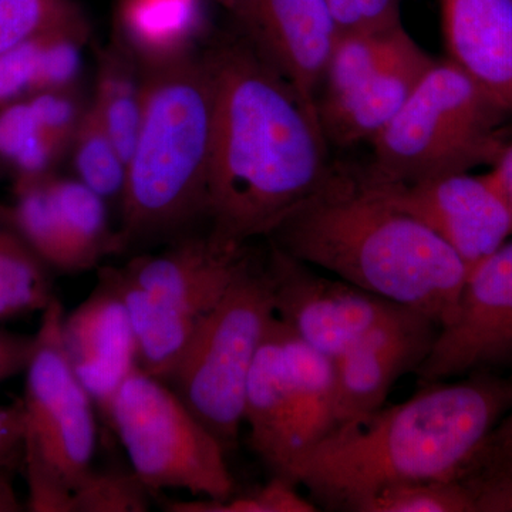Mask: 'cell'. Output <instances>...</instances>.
<instances>
[{
	"label": "cell",
	"instance_id": "25",
	"mask_svg": "<svg viewBox=\"0 0 512 512\" xmlns=\"http://www.w3.org/2000/svg\"><path fill=\"white\" fill-rule=\"evenodd\" d=\"M66 148L37 123L28 100L0 109V157L18 178L45 177Z\"/></svg>",
	"mask_w": 512,
	"mask_h": 512
},
{
	"label": "cell",
	"instance_id": "24",
	"mask_svg": "<svg viewBox=\"0 0 512 512\" xmlns=\"http://www.w3.org/2000/svg\"><path fill=\"white\" fill-rule=\"evenodd\" d=\"M70 148L77 180L106 201L121 200L127 164L93 103L84 110Z\"/></svg>",
	"mask_w": 512,
	"mask_h": 512
},
{
	"label": "cell",
	"instance_id": "21",
	"mask_svg": "<svg viewBox=\"0 0 512 512\" xmlns=\"http://www.w3.org/2000/svg\"><path fill=\"white\" fill-rule=\"evenodd\" d=\"M49 188L77 272L89 271L107 255L119 254L117 232L111 231L104 198L77 178L72 180L50 174Z\"/></svg>",
	"mask_w": 512,
	"mask_h": 512
},
{
	"label": "cell",
	"instance_id": "20",
	"mask_svg": "<svg viewBox=\"0 0 512 512\" xmlns=\"http://www.w3.org/2000/svg\"><path fill=\"white\" fill-rule=\"evenodd\" d=\"M137 60L127 43L116 36L100 53L92 100L126 164L143 114V70L138 69Z\"/></svg>",
	"mask_w": 512,
	"mask_h": 512
},
{
	"label": "cell",
	"instance_id": "29",
	"mask_svg": "<svg viewBox=\"0 0 512 512\" xmlns=\"http://www.w3.org/2000/svg\"><path fill=\"white\" fill-rule=\"evenodd\" d=\"M165 510L171 512H313L316 504L306 500L288 478L274 476L264 487L241 497L212 500L168 501Z\"/></svg>",
	"mask_w": 512,
	"mask_h": 512
},
{
	"label": "cell",
	"instance_id": "4",
	"mask_svg": "<svg viewBox=\"0 0 512 512\" xmlns=\"http://www.w3.org/2000/svg\"><path fill=\"white\" fill-rule=\"evenodd\" d=\"M143 114L121 194L120 252L178 241L207 220L214 76L207 53L143 64Z\"/></svg>",
	"mask_w": 512,
	"mask_h": 512
},
{
	"label": "cell",
	"instance_id": "1",
	"mask_svg": "<svg viewBox=\"0 0 512 512\" xmlns=\"http://www.w3.org/2000/svg\"><path fill=\"white\" fill-rule=\"evenodd\" d=\"M214 76L208 234L224 244L269 237L328 180L319 111L249 43L207 52Z\"/></svg>",
	"mask_w": 512,
	"mask_h": 512
},
{
	"label": "cell",
	"instance_id": "33",
	"mask_svg": "<svg viewBox=\"0 0 512 512\" xmlns=\"http://www.w3.org/2000/svg\"><path fill=\"white\" fill-rule=\"evenodd\" d=\"M25 419L22 403L0 406V470H8L23 460Z\"/></svg>",
	"mask_w": 512,
	"mask_h": 512
},
{
	"label": "cell",
	"instance_id": "36",
	"mask_svg": "<svg viewBox=\"0 0 512 512\" xmlns=\"http://www.w3.org/2000/svg\"><path fill=\"white\" fill-rule=\"evenodd\" d=\"M493 178L495 185L503 195L508 208L512 212V140L507 141L501 148L500 154L491 164V170L488 171Z\"/></svg>",
	"mask_w": 512,
	"mask_h": 512
},
{
	"label": "cell",
	"instance_id": "38",
	"mask_svg": "<svg viewBox=\"0 0 512 512\" xmlns=\"http://www.w3.org/2000/svg\"><path fill=\"white\" fill-rule=\"evenodd\" d=\"M215 2H220L222 5H225L227 8L232 10L238 5L239 0H215Z\"/></svg>",
	"mask_w": 512,
	"mask_h": 512
},
{
	"label": "cell",
	"instance_id": "11",
	"mask_svg": "<svg viewBox=\"0 0 512 512\" xmlns=\"http://www.w3.org/2000/svg\"><path fill=\"white\" fill-rule=\"evenodd\" d=\"M362 181L439 235L466 264L468 274L512 235V212L488 173L444 175L412 184Z\"/></svg>",
	"mask_w": 512,
	"mask_h": 512
},
{
	"label": "cell",
	"instance_id": "7",
	"mask_svg": "<svg viewBox=\"0 0 512 512\" xmlns=\"http://www.w3.org/2000/svg\"><path fill=\"white\" fill-rule=\"evenodd\" d=\"M109 426L151 493L184 490L212 500L234 494L227 450L164 380L137 366L117 392Z\"/></svg>",
	"mask_w": 512,
	"mask_h": 512
},
{
	"label": "cell",
	"instance_id": "12",
	"mask_svg": "<svg viewBox=\"0 0 512 512\" xmlns=\"http://www.w3.org/2000/svg\"><path fill=\"white\" fill-rule=\"evenodd\" d=\"M249 258L247 245L192 234L158 254L134 256L120 271L165 312L201 323Z\"/></svg>",
	"mask_w": 512,
	"mask_h": 512
},
{
	"label": "cell",
	"instance_id": "2",
	"mask_svg": "<svg viewBox=\"0 0 512 512\" xmlns=\"http://www.w3.org/2000/svg\"><path fill=\"white\" fill-rule=\"evenodd\" d=\"M512 406V380L474 373L345 421L303 454L289 480L329 508L359 511L383 488L453 478Z\"/></svg>",
	"mask_w": 512,
	"mask_h": 512
},
{
	"label": "cell",
	"instance_id": "31",
	"mask_svg": "<svg viewBox=\"0 0 512 512\" xmlns=\"http://www.w3.org/2000/svg\"><path fill=\"white\" fill-rule=\"evenodd\" d=\"M340 37L387 32L402 26V0H325Z\"/></svg>",
	"mask_w": 512,
	"mask_h": 512
},
{
	"label": "cell",
	"instance_id": "27",
	"mask_svg": "<svg viewBox=\"0 0 512 512\" xmlns=\"http://www.w3.org/2000/svg\"><path fill=\"white\" fill-rule=\"evenodd\" d=\"M153 495L133 468L92 467L74 487L73 512H144Z\"/></svg>",
	"mask_w": 512,
	"mask_h": 512
},
{
	"label": "cell",
	"instance_id": "6",
	"mask_svg": "<svg viewBox=\"0 0 512 512\" xmlns=\"http://www.w3.org/2000/svg\"><path fill=\"white\" fill-rule=\"evenodd\" d=\"M274 318L265 264L251 256L168 382L227 451L237 444L249 373Z\"/></svg>",
	"mask_w": 512,
	"mask_h": 512
},
{
	"label": "cell",
	"instance_id": "19",
	"mask_svg": "<svg viewBox=\"0 0 512 512\" xmlns=\"http://www.w3.org/2000/svg\"><path fill=\"white\" fill-rule=\"evenodd\" d=\"M120 37L141 64L192 53L204 28L200 0H124Z\"/></svg>",
	"mask_w": 512,
	"mask_h": 512
},
{
	"label": "cell",
	"instance_id": "26",
	"mask_svg": "<svg viewBox=\"0 0 512 512\" xmlns=\"http://www.w3.org/2000/svg\"><path fill=\"white\" fill-rule=\"evenodd\" d=\"M357 512H476V504L457 480L431 478L383 488Z\"/></svg>",
	"mask_w": 512,
	"mask_h": 512
},
{
	"label": "cell",
	"instance_id": "8",
	"mask_svg": "<svg viewBox=\"0 0 512 512\" xmlns=\"http://www.w3.org/2000/svg\"><path fill=\"white\" fill-rule=\"evenodd\" d=\"M64 313L57 298L47 305L26 366L22 461L45 468L73 491L92 468L97 410L64 349Z\"/></svg>",
	"mask_w": 512,
	"mask_h": 512
},
{
	"label": "cell",
	"instance_id": "15",
	"mask_svg": "<svg viewBox=\"0 0 512 512\" xmlns=\"http://www.w3.org/2000/svg\"><path fill=\"white\" fill-rule=\"evenodd\" d=\"M62 338L74 373L92 397L97 414L109 424L117 392L138 362L130 316L106 268L100 269L93 292L72 312L64 313Z\"/></svg>",
	"mask_w": 512,
	"mask_h": 512
},
{
	"label": "cell",
	"instance_id": "28",
	"mask_svg": "<svg viewBox=\"0 0 512 512\" xmlns=\"http://www.w3.org/2000/svg\"><path fill=\"white\" fill-rule=\"evenodd\" d=\"M83 20L70 0H0V56L30 37Z\"/></svg>",
	"mask_w": 512,
	"mask_h": 512
},
{
	"label": "cell",
	"instance_id": "34",
	"mask_svg": "<svg viewBox=\"0 0 512 512\" xmlns=\"http://www.w3.org/2000/svg\"><path fill=\"white\" fill-rule=\"evenodd\" d=\"M35 335L25 336L0 329V383L25 372Z\"/></svg>",
	"mask_w": 512,
	"mask_h": 512
},
{
	"label": "cell",
	"instance_id": "3",
	"mask_svg": "<svg viewBox=\"0 0 512 512\" xmlns=\"http://www.w3.org/2000/svg\"><path fill=\"white\" fill-rule=\"evenodd\" d=\"M286 254L446 325L468 268L423 222L394 207L359 174L328 180L268 237Z\"/></svg>",
	"mask_w": 512,
	"mask_h": 512
},
{
	"label": "cell",
	"instance_id": "22",
	"mask_svg": "<svg viewBox=\"0 0 512 512\" xmlns=\"http://www.w3.org/2000/svg\"><path fill=\"white\" fill-rule=\"evenodd\" d=\"M50 272L0 211V320L45 311L56 298Z\"/></svg>",
	"mask_w": 512,
	"mask_h": 512
},
{
	"label": "cell",
	"instance_id": "17",
	"mask_svg": "<svg viewBox=\"0 0 512 512\" xmlns=\"http://www.w3.org/2000/svg\"><path fill=\"white\" fill-rule=\"evenodd\" d=\"M434 62L409 37L389 60L346 92L318 100L326 138L340 147L372 141L399 113Z\"/></svg>",
	"mask_w": 512,
	"mask_h": 512
},
{
	"label": "cell",
	"instance_id": "32",
	"mask_svg": "<svg viewBox=\"0 0 512 512\" xmlns=\"http://www.w3.org/2000/svg\"><path fill=\"white\" fill-rule=\"evenodd\" d=\"M37 123L64 148H70L86 107L72 89L49 90L26 99Z\"/></svg>",
	"mask_w": 512,
	"mask_h": 512
},
{
	"label": "cell",
	"instance_id": "18",
	"mask_svg": "<svg viewBox=\"0 0 512 512\" xmlns=\"http://www.w3.org/2000/svg\"><path fill=\"white\" fill-rule=\"evenodd\" d=\"M448 60L512 114V0H440Z\"/></svg>",
	"mask_w": 512,
	"mask_h": 512
},
{
	"label": "cell",
	"instance_id": "35",
	"mask_svg": "<svg viewBox=\"0 0 512 512\" xmlns=\"http://www.w3.org/2000/svg\"><path fill=\"white\" fill-rule=\"evenodd\" d=\"M476 512H512V477L473 494Z\"/></svg>",
	"mask_w": 512,
	"mask_h": 512
},
{
	"label": "cell",
	"instance_id": "37",
	"mask_svg": "<svg viewBox=\"0 0 512 512\" xmlns=\"http://www.w3.org/2000/svg\"><path fill=\"white\" fill-rule=\"evenodd\" d=\"M23 510L18 494L8 474V470H0V512H19Z\"/></svg>",
	"mask_w": 512,
	"mask_h": 512
},
{
	"label": "cell",
	"instance_id": "23",
	"mask_svg": "<svg viewBox=\"0 0 512 512\" xmlns=\"http://www.w3.org/2000/svg\"><path fill=\"white\" fill-rule=\"evenodd\" d=\"M49 175L18 178L15 207L9 211L10 221L50 269L74 274L76 264L50 192Z\"/></svg>",
	"mask_w": 512,
	"mask_h": 512
},
{
	"label": "cell",
	"instance_id": "10",
	"mask_svg": "<svg viewBox=\"0 0 512 512\" xmlns=\"http://www.w3.org/2000/svg\"><path fill=\"white\" fill-rule=\"evenodd\" d=\"M265 269L276 318L303 342L332 359L404 309L342 279L319 275L313 266L274 244Z\"/></svg>",
	"mask_w": 512,
	"mask_h": 512
},
{
	"label": "cell",
	"instance_id": "9",
	"mask_svg": "<svg viewBox=\"0 0 512 512\" xmlns=\"http://www.w3.org/2000/svg\"><path fill=\"white\" fill-rule=\"evenodd\" d=\"M503 367H512V241L471 269L416 373L430 384Z\"/></svg>",
	"mask_w": 512,
	"mask_h": 512
},
{
	"label": "cell",
	"instance_id": "5",
	"mask_svg": "<svg viewBox=\"0 0 512 512\" xmlns=\"http://www.w3.org/2000/svg\"><path fill=\"white\" fill-rule=\"evenodd\" d=\"M510 116L451 60H436L372 143V184H412L493 164Z\"/></svg>",
	"mask_w": 512,
	"mask_h": 512
},
{
	"label": "cell",
	"instance_id": "30",
	"mask_svg": "<svg viewBox=\"0 0 512 512\" xmlns=\"http://www.w3.org/2000/svg\"><path fill=\"white\" fill-rule=\"evenodd\" d=\"M512 477V406L495 424L483 446L470 463L458 474L456 480L476 493L487 485L500 483Z\"/></svg>",
	"mask_w": 512,
	"mask_h": 512
},
{
	"label": "cell",
	"instance_id": "14",
	"mask_svg": "<svg viewBox=\"0 0 512 512\" xmlns=\"http://www.w3.org/2000/svg\"><path fill=\"white\" fill-rule=\"evenodd\" d=\"M232 10L249 45L318 110L319 87L339 40L325 0H239Z\"/></svg>",
	"mask_w": 512,
	"mask_h": 512
},
{
	"label": "cell",
	"instance_id": "16",
	"mask_svg": "<svg viewBox=\"0 0 512 512\" xmlns=\"http://www.w3.org/2000/svg\"><path fill=\"white\" fill-rule=\"evenodd\" d=\"M244 423L249 444L274 471L288 478L296 461L308 451L301 389L282 348L274 318L249 373L244 397Z\"/></svg>",
	"mask_w": 512,
	"mask_h": 512
},
{
	"label": "cell",
	"instance_id": "13",
	"mask_svg": "<svg viewBox=\"0 0 512 512\" xmlns=\"http://www.w3.org/2000/svg\"><path fill=\"white\" fill-rule=\"evenodd\" d=\"M439 330L429 316L404 308L333 357L338 424L384 406L394 383L419 369Z\"/></svg>",
	"mask_w": 512,
	"mask_h": 512
}]
</instances>
